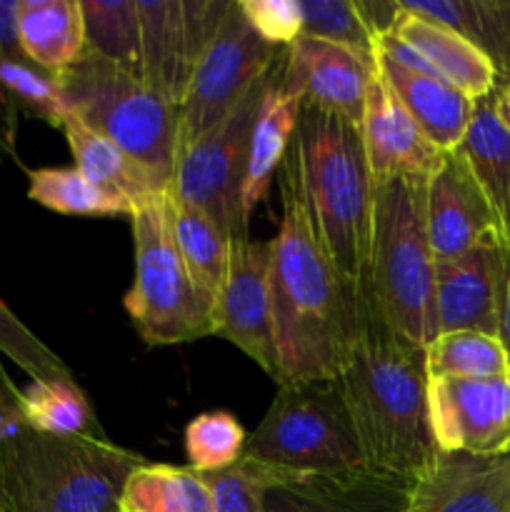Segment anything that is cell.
I'll list each match as a JSON object with an SVG mask.
<instances>
[{
	"label": "cell",
	"instance_id": "obj_34",
	"mask_svg": "<svg viewBox=\"0 0 510 512\" xmlns=\"http://www.w3.org/2000/svg\"><path fill=\"white\" fill-rule=\"evenodd\" d=\"M303 35L345 45L355 53L373 55L375 35L360 15L358 3L350 0H300Z\"/></svg>",
	"mask_w": 510,
	"mask_h": 512
},
{
	"label": "cell",
	"instance_id": "obj_31",
	"mask_svg": "<svg viewBox=\"0 0 510 512\" xmlns=\"http://www.w3.org/2000/svg\"><path fill=\"white\" fill-rule=\"evenodd\" d=\"M28 198L60 215L80 218H130L125 200L105 193L75 168H38L28 173Z\"/></svg>",
	"mask_w": 510,
	"mask_h": 512
},
{
	"label": "cell",
	"instance_id": "obj_40",
	"mask_svg": "<svg viewBox=\"0 0 510 512\" xmlns=\"http://www.w3.org/2000/svg\"><path fill=\"white\" fill-rule=\"evenodd\" d=\"M18 5L20 0H0V58L25 60L20 53Z\"/></svg>",
	"mask_w": 510,
	"mask_h": 512
},
{
	"label": "cell",
	"instance_id": "obj_19",
	"mask_svg": "<svg viewBox=\"0 0 510 512\" xmlns=\"http://www.w3.org/2000/svg\"><path fill=\"white\" fill-rule=\"evenodd\" d=\"M408 512H510V455L438 453L413 483Z\"/></svg>",
	"mask_w": 510,
	"mask_h": 512
},
{
	"label": "cell",
	"instance_id": "obj_20",
	"mask_svg": "<svg viewBox=\"0 0 510 512\" xmlns=\"http://www.w3.org/2000/svg\"><path fill=\"white\" fill-rule=\"evenodd\" d=\"M283 58L270 70L268 83H265L263 100H260L258 118H255L253 133L248 143V165H245L243 190H240V213H243V225L248 228L250 218L263 203L270 190L275 170L283 165L288 155L290 140H293L295 123H298L300 105L303 100L298 95L288 93L280 85V70H283Z\"/></svg>",
	"mask_w": 510,
	"mask_h": 512
},
{
	"label": "cell",
	"instance_id": "obj_5",
	"mask_svg": "<svg viewBox=\"0 0 510 512\" xmlns=\"http://www.w3.org/2000/svg\"><path fill=\"white\" fill-rule=\"evenodd\" d=\"M425 180L388 178L375 183L368 268L370 293L383 318L423 348L438 338Z\"/></svg>",
	"mask_w": 510,
	"mask_h": 512
},
{
	"label": "cell",
	"instance_id": "obj_17",
	"mask_svg": "<svg viewBox=\"0 0 510 512\" xmlns=\"http://www.w3.org/2000/svg\"><path fill=\"white\" fill-rule=\"evenodd\" d=\"M503 253L500 235L468 253L435 260V318L440 333L473 330L500 338Z\"/></svg>",
	"mask_w": 510,
	"mask_h": 512
},
{
	"label": "cell",
	"instance_id": "obj_1",
	"mask_svg": "<svg viewBox=\"0 0 510 512\" xmlns=\"http://www.w3.org/2000/svg\"><path fill=\"white\" fill-rule=\"evenodd\" d=\"M335 383L368 468L408 480L428 473L438 448L430 433L425 348L383 318L368 280L358 285V333Z\"/></svg>",
	"mask_w": 510,
	"mask_h": 512
},
{
	"label": "cell",
	"instance_id": "obj_18",
	"mask_svg": "<svg viewBox=\"0 0 510 512\" xmlns=\"http://www.w3.org/2000/svg\"><path fill=\"white\" fill-rule=\"evenodd\" d=\"M360 135L375 183L388 178H428L443 155L425 138L380 73L368 85Z\"/></svg>",
	"mask_w": 510,
	"mask_h": 512
},
{
	"label": "cell",
	"instance_id": "obj_33",
	"mask_svg": "<svg viewBox=\"0 0 510 512\" xmlns=\"http://www.w3.org/2000/svg\"><path fill=\"white\" fill-rule=\"evenodd\" d=\"M245 443H248V435L235 415L225 410L195 415L185 428L188 468L198 473H218V470L230 468L243 458Z\"/></svg>",
	"mask_w": 510,
	"mask_h": 512
},
{
	"label": "cell",
	"instance_id": "obj_35",
	"mask_svg": "<svg viewBox=\"0 0 510 512\" xmlns=\"http://www.w3.org/2000/svg\"><path fill=\"white\" fill-rule=\"evenodd\" d=\"M0 88L18 98L30 113L58 128L73 115L58 80L25 60L0 58Z\"/></svg>",
	"mask_w": 510,
	"mask_h": 512
},
{
	"label": "cell",
	"instance_id": "obj_16",
	"mask_svg": "<svg viewBox=\"0 0 510 512\" xmlns=\"http://www.w3.org/2000/svg\"><path fill=\"white\" fill-rule=\"evenodd\" d=\"M425 223L435 260L458 258L498 235L488 198L460 150L440 155L438 168L425 180Z\"/></svg>",
	"mask_w": 510,
	"mask_h": 512
},
{
	"label": "cell",
	"instance_id": "obj_11",
	"mask_svg": "<svg viewBox=\"0 0 510 512\" xmlns=\"http://www.w3.org/2000/svg\"><path fill=\"white\" fill-rule=\"evenodd\" d=\"M140 78L180 108L190 78L230 10V0H135Z\"/></svg>",
	"mask_w": 510,
	"mask_h": 512
},
{
	"label": "cell",
	"instance_id": "obj_2",
	"mask_svg": "<svg viewBox=\"0 0 510 512\" xmlns=\"http://www.w3.org/2000/svg\"><path fill=\"white\" fill-rule=\"evenodd\" d=\"M273 238V335L280 383L335 380L358 333V285L320 250L288 183Z\"/></svg>",
	"mask_w": 510,
	"mask_h": 512
},
{
	"label": "cell",
	"instance_id": "obj_8",
	"mask_svg": "<svg viewBox=\"0 0 510 512\" xmlns=\"http://www.w3.org/2000/svg\"><path fill=\"white\" fill-rule=\"evenodd\" d=\"M243 458L283 475L368 468L335 380L280 383Z\"/></svg>",
	"mask_w": 510,
	"mask_h": 512
},
{
	"label": "cell",
	"instance_id": "obj_28",
	"mask_svg": "<svg viewBox=\"0 0 510 512\" xmlns=\"http://www.w3.org/2000/svg\"><path fill=\"white\" fill-rule=\"evenodd\" d=\"M168 210L175 245H178L190 275L205 293L218 300L220 288L225 283V273H228L230 238L203 210L175 198L173 190L168 193Z\"/></svg>",
	"mask_w": 510,
	"mask_h": 512
},
{
	"label": "cell",
	"instance_id": "obj_13",
	"mask_svg": "<svg viewBox=\"0 0 510 512\" xmlns=\"http://www.w3.org/2000/svg\"><path fill=\"white\" fill-rule=\"evenodd\" d=\"M428 415L438 453L510 455V375L428 378Z\"/></svg>",
	"mask_w": 510,
	"mask_h": 512
},
{
	"label": "cell",
	"instance_id": "obj_41",
	"mask_svg": "<svg viewBox=\"0 0 510 512\" xmlns=\"http://www.w3.org/2000/svg\"><path fill=\"white\" fill-rule=\"evenodd\" d=\"M503 253V295H500V340L510 358V238H500Z\"/></svg>",
	"mask_w": 510,
	"mask_h": 512
},
{
	"label": "cell",
	"instance_id": "obj_26",
	"mask_svg": "<svg viewBox=\"0 0 510 512\" xmlns=\"http://www.w3.org/2000/svg\"><path fill=\"white\" fill-rule=\"evenodd\" d=\"M405 10L435 20L468 38L498 75L510 83V3L508 0H400Z\"/></svg>",
	"mask_w": 510,
	"mask_h": 512
},
{
	"label": "cell",
	"instance_id": "obj_37",
	"mask_svg": "<svg viewBox=\"0 0 510 512\" xmlns=\"http://www.w3.org/2000/svg\"><path fill=\"white\" fill-rule=\"evenodd\" d=\"M0 353L33 380H70L68 365L0 300Z\"/></svg>",
	"mask_w": 510,
	"mask_h": 512
},
{
	"label": "cell",
	"instance_id": "obj_21",
	"mask_svg": "<svg viewBox=\"0 0 510 512\" xmlns=\"http://www.w3.org/2000/svg\"><path fill=\"white\" fill-rule=\"evenodd\" d=\"M375 65H378L380 78L388 83L395 98L423 130L425 138L440 153L458 148L473 118L475 100L435 75L415 73L380 53H375Z\"/></svg>",
	"mask_w": 510,
	"mask_h": 512
},
{
	"label": "cell",
	"instance_id": "obj_3",
	"mask_svg": "<svg viewBox=\"0 0 510 512\" xmlns=\"http://www.w3.org/2000/svg\"><path fill=\"white\" fill-rule=\"evenodd\" d=\"M280 180L298 198L330 263L353 285L368 280L375 180L360 125L303 103Z\"/></svg>",
	"mask_w": 510,
	"mask_h": 512
},
{
	"label": "cell",
	"instance_id": "obj_9",
	"mask_svg": "<svg viewBox=\"0 0 510 512\" xmlns=\"http://www.w3.org/2000/svg\"><path fill=\"white\" fill-rule=\"evenodd\" d=\"M283 53L250 28L238 3L230 5L178 108V158L188 145L223 123Z\"/></svg>",
	"mask_w": 510,
	"mask_h": 512
},
{
	"label": "cell",
	"instance_id": "obj_4",
	"mask_svg": "<svg viewBox=\"0 0 510 512\" xmlns=\"http://www.w3.org/2000/svg\"><path fill=\"white\" fill-rule=\"evenodd\" d=\"M145 458L105 438L30 430L0 448L3 512H120V495Z\"/></svg>",
	"mask_w": 510,
	"mask_h": 512
},
{
	"label": "cell",
	"instance_id": "obj_14",
	"mask_svg": "<svg viewBox=\"0 0 510 512\" xmlns=\"http://www.w3.org/2000/svg\"><path fill=\"white\" fill-rule=\"evenodd\" d=\"M378 73L373 55L355 53L330 40L300 35L285 50L280 85L303 103L343 115L360 125L370 80Z\"/></svg>",
	"mask_w": 510,
	"mask_h": 512
},
{
	"label": "cell",
	"instance_id": "obj_22",
	"mask_svg": "<svg viewBox=\"0 0 510 512\" xmlns=\"http://www.w3.org/2000/svg\"><path fill=\"white\" fill-rule=\"evenodd\" d=\"M393 33L433 68L438 78L455 85L470 100H480L498 88V75L490 60L453 28L420 18L400 5V18Z\"/></svg>",
	"mask_w": 510,
	"mask_h": 512
},
{
	"label": "cell",
	"instance_id": "obj_27",
	"mask_svg": "<svg viewBox=\"0 0 510 512\" xmlns=\"http://www.w3.org/2000/svg\"><path fill=\"white\" fill-rule=\"evenodd\" d=\"M120 512H213V500L198 470L145 460L125 480Z\"/></svg>",
	"mask_w": 510,
	"mask_h": 512
},
{
	"label": "cell",
	"instance_id": "obj_23",
	"mask_svg": "<svg viewBox=\"0 0 510 512\" xmlns=\"http://www.w3.org/2000/svg\"><path fill=\"white\" fill-rule=\"evenodd\" d=\"M60 130H63L65 140L70 145L75 170H80L90 183L103 188L105 193L125 200L133 208V213L140 205L170 193L143 163H138L133 155L125 153L113 140L95 133L93 128H88L75 115H70L60 125Z\"/></svg>",
	"mask_w": 510,
	"mask_h": 512
},
{
	"label": "cell",
	"instance_id": "obj_12",
	"mask_svg": "<svg viewBox=\"0 0 510 512\" xmlns=\"http://www.w3.org/2000/svg\"><path fill=\"white\" fill-rule=\"evenodd\" d=\"M273 240L248 233L230 240L228 273L215 300L213 335L228 340L260 365L270 378L278 373L273 335Z\"/></svg>",
	"mask_w": 510,
	"mask_h": 512
},
{
	"label": "cell",
	"instance_id": "obj_32",
	"mask_svg": "<svg viewBox=\"0 0 510 512\" xmlns=\"http://www.w3.org/2000/svg\"><path fill=\"white\" fill-rule=\"evenodd\" d=\"M85 50L140 75V18L135 0H80Z\"/></svg>",
	"mask_w": 510,
	"mask_h": 512
},
{
	"label": "cell",
	"instance_id": "obj_10",
	"mask_svg": "<svg viewBox=\"0 0 510 512\" xmlns=\"http://www.w3.org/2000/svg\"><path fill=\"white\" fill-rule=\"evenodd\" d=\"M268 75L240 100L238 108L223 123L188 145L175 165V198L203 210L230 240L248 233L240 213V190L248 165L250 133L258 118Z\"/></svg>",
	"mask_w": 510,
	"mask_h": 512
},
{
	"label": "cell",
	"instance_id": "obj_25",
	"mask_svg": "<svg viewBox=\"0 0 510 512\" xmlns=\"http://www.w3.org/2000/svg\"><path fill=\"white\" fill-rule=\"evenodd\" d=\"M18 35L25 63L58 78L85 53L80 0H20Z\"/></svg>",
	"mask_w": 510,
	"mask_h": 512
},
{
	"label": "cell",
	"instance_id": "obj_42",
	"mask_svg": "<svg viewBox=\"0 0 510 512\" xmlns=\"http://www.w3.org/2000/svg\"><path fill=\"white\" fill-rule=\"evenodd\" d=\"M495 95H498L500 118H503L505 125L510 128V83L508 85H498V88H495Z\"/></svg>",
	"mask_w": 510,
	"mask_h": 512
},
{
	"label": "cell",
	"instance_id": "obj_39",
	"mask_svg": "<svg viewBox=\"0 0 510 512\" xmlns=\"http://www.w3.org/2000/svg\"><path fill=\"white\" fill-rule=\"evenodd\" d=\"M30 428L25 425L20 413V390L8 378L5 368L0 365V448L15 443L18 438L28 435Z\"/></svg>",
	"mask_w": 510,
	"mask_h": 512
},
{
	"label": "cell",
	"instance_id": "obj_43",
	"mask_svg": "<svg viewBox=\"0 0 510 512\" xmlns=\"http://www.w3.org/2000/svg\"><path fill=\"white\" fill-rule=\"evenodd\" d=\"M0 512H3V510H0Z\"/></svg>",
	"mask_w": 510,
	"mask_h": 512
},
{
	"label": "cell",
	"instance_id": "obj_24",
	"mask_svg": "<svg viewBox=\"0 0 510 512\" xmlns=\"http://www.w3.org/2000/svg\"><path fill=\"white\" fill-rule=\"evenodd\" d=\"M455 150L488 198L500 238H510V128L500 118L495 90L475 100L473 118Z\"/></svg>",
	"mask_w": 510,
	"mask_h": 512
},
{
	"label": "cell",
	"instance_id": "obj_36",
	"mask_svg": "<svg viewBox=\"0 0 510 512\" xmlns=\"http://www.w3.org/2000/svg\"><path fill=\"white\" fill-rule=\"evenodd\" d=\"M283 473L240 458L218 473H203L210 488L213 512H263L265 490Z\"/></svg>",
	"mask_w": 510,
	"mask_h": 512
},
{
	"label": "cell",
	"instance_id": "obj_38",
	"mask_svg": "<svg viewBox=\"0 0 510 512\" xmlns=\"http://www.w3.org/2000/svg\"><path fill=\"white\" fill-rule=\"evenodd\" d=\"M238 8L250 28L273 48L288 50L303 35L300 0H240Z\"/></svg>",
	"mask_w": 510,
	"mask_h": 512
},
{
	"label": "cell",
	"instance_id": "obj_30",
	"mask_svg": "<svg viewBox=\"0 0 510 512\" xmlns=\"http://www.w3.org/2000/svg\"><path fill=\"white\" fill-rule=\"evenodd\" d=\"M425 368L428 378H503L510 375V358L503 340L495 335L458 330L440 333L425 345Z\"/></svg>",
	"mask_w": 510,
	"mask_h": 512
},
{
	"label": "cell",
	"instance_id": "obj_6",
	"mask_svg": "<svg viewBox=\"0 0 510 512\" xmlns=\"http://www.w3.org/2000/svg\"><path fill=\"white\" fill-rule=\"evenodd\" d=\"M70 113L143 163L173 190L178 165V108L138 73L85 50L58 78Z\"/></svg>",
	"mask_w": 510,
	"mask_h": 512
},
{
	"label": "cell",
	"instance_id": "obj_29",
	"mask_svg": "<svg viewBox=\"0 0 510 512\" xmlns=\"http://www.w3.org/2000/svg\"><path fill=\"white\" fill-rule=\"evenodd\" d=\"M20 413L33 433L55 438L95 435L98 423L90 410L88 398L70 380H33L20 390Z\"/></svg>",
	"mask_w": 510,
	"mask_h": 512
},
{
	"label": "cell",
	"instance_id": "obj_15",
	"mask_svg": "<svg viewBox=\"0 0 510 512\" xmlns=\"http://www.w3.org/2000/svg\"><path fill=\"white\" fill-rule=\"evenodd\" d=\"M413 483L373 468L280 475L265 490L263 512H408Z\"/></svg>",
	"mask_w": 510,
	"mask_h": 512
},
{
	"label": "cell",
	"instance_id": "obj_7",
	"mask_svg": "<svg viewBox=\"0 0 510 512\" xmlns=\"http://www.w3.org/2000/svg\"><path fill=\"white\" fill-rule=\"evenodd\" d=\"M135 278L125 310L148 345H180L213 335L215 298L190 275L170 225L168 193L130 215Z\"/></svg>",
	"mask_w": 510,
	"mask_h": 512
}]
</instances>
